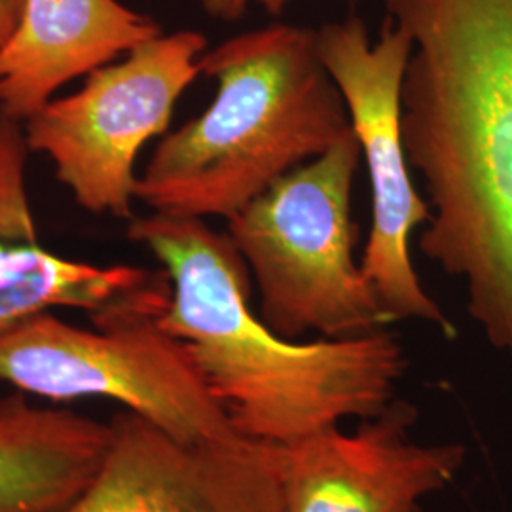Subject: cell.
<instances>
[{"label":"cell","instance_id":"obj_3","mask_svg":"<svg viewBox=\"0 0 512 512\" xmlns=\"http://www.w3.org/2000/svg\"><path fill=\"white\" fill-rule=\"evenodd\" d=\"M217 95L167 133L137 181L152 213L232 219L349 129L348 107L317 48V31L272 23L207 50Z\"/></svg>","mask_w":512,"mask_h":512},{"label":"cell","instance_id":"obj_12","mask_svg":"<svg viewBox=\"0 0 512 512\" xmlns=\"http://www.w3.org/2000/svg\"><path fill=\"white\" fill-rule=\"evenodd\" d=\"M291 2L293 0H202V6L211 18L232 23L243 18L251 4L262 6L272 16H281ZM349 2H355V0H349Z\"/></svg>","mask_w":512,"mask_h":512},{"label":"cell","instance_id":"obj_2","mask_svg":"<svg viewBox=\"0 0 512 512\" xmlns=\"http://www.w3.org/2000/svg\"><path fill=\"white\" fill-rule=\"evenodd\" d=\"M128 238L164 266L171 298L160 327L186 348L241 437L283 446L374 418L393 401L406 368L393 332L298 344L251 310L249 266L228 234L150 213L129 220Z\"/></svg>","mask_w":512,"mask_h":512},{"label":"cell","instance_id":"obj_11","mask_svg":"<svg viewBox=\"0 0 512 512\" xmlns=\"http://www.w3.org/2000/svg\"><path fill=\"white\" fill-rule=\"evenodd\" d=\"M110 423L44 408L23 391L0 399V512H61L97 475Z\"/></svg>","mask_w":512,"mask_h":512},{"label":"cell","instance_id":"obj_4","mask_svg":"<svg viewBox=\"0 0 512 512\" xmlns=\"http://www.w3.org/2000/svg\"><path fill=\"white\" fill-rule=\"evenodd\" d=\"M359 164L351 128L228 219V236L255 277L260 319L287 340L306 332L349 338L391 323L353 256Z\"/></svg>","mask_w":512,"mask_h":512},{"label":"cell","instance_id":"obj_9","mask_svg":"<svg viewBox=\"0 0 512 512\" xmlns=\"http://www.w3.org/2000/svg\"><path fill=\"white\" fill-rule=\"evenodd\" d=\"M416 414L391 401L355 433L329 427L279 446L285 512H408L446 488L465 448L408 439Z\"/></svg>","mask_w":512,"mask_h":512},{"label":"cell","instance_id":"obj_10","mask_svg":"<svg viewBox=\"0 0 512 512\" xmlns=\"http://www.w3.org/2000/svg\"><path fill=\"white\" fill-rule=\"evenodd\" d=\"M160 35L154 19L120 0H21L0 44V116L27 122L74 78Z\"/></svg>","mask_w":512,"mask_h":512},{"label":"cell","instance_id":"obj_7","mask_svg":"<svg viewBox=\"0 0 512 512\" xmlns=\"http://www.w3.org/2000/svg\"><path fill=\"white\" fill-rule=\"evenodd\" d=\"M317 48L348 107L372 190V228L361 270L393 321L418 319L448 338L456 327L421 285L412 262V238L431 219L416 190L403 141V82L412 42L385 18L372 40L365 21L349 16L317 29Z\"/></svg>","mask_w":512,"mask_h":512},{"label":"cell","instance_id":"obj_8","mask_svg":"<svg viewBox=\"0 0 512 512\" xmlns=\"http://www.w3.org/2000/svg\"><path fill=\"white\" fill-rule=\"evenodd\" d=\"M90 486L61 512H285L279 446L184 440L124 410Z\"/></svg>","mask_w":512,"mask_h":512},{"label":"cell","instance_id":"obj_1","mask_svg":"<svg viewBox=\"0 0 512 512\" xmlns=\"http://www.w3.org/2000/svg\"><path fill=\"white\" fill-rule=\"evenodd\" d=\"M412 42L403 141L431 219L421 255L512 361V0H385Z\"/></svg>","mask_w":512,"mask_h":512},{"label":"cell","instance_id":"obj_5","mask_svg":"<svg viewBox=\"0 0 512 512\" xmlns=\"http://www.w3.org/2000/svg\"><path fill=\"white\" fill-rule=\"evenodd\" d=\"M167 304L110 313L93 329L52 311L21 319L0 330V380L59 403L112 399L179 439L236 437L186 348L160 327Z\"/></svg>","mask_w":512,"mask_h":512},{"label":"cell","instance_id":"obj_14","mask_svg":"<svg viewBox=\"0 0 512 512\" xmlns=\"http://www.w3.org/2000/svg\"><path fill=\"white\" fill-rule=\"evenodd\" d=\"M10 2V6H12V10H14V14L18 16L19 6H21V0H8Z\"/></svg>","mask_w":512,"mask_h":512},{"label":"cell","instance_id":"obj_13","mask_svg":"<svg viewBox=\"0 0 512 512\" xmlns=\"http://www.w3.org/2000/svg\"><path fill=\"white\" fill-rule=\"evenodd\" d=\"M16 23V14L8 0H0V44L10 37Z\"/></svg>","mask_w":512,"mask_h":512},{"label":"cell","instance_id":"obj_6","mask_svg":"<svg viewBox=\"0 0 512 512\" xmlns=\"http://www.w3.org/2000/svg\"><path fill=\"white\" fill-rule=\"evenodd\" d=\"M205 52L207 38L192 29L148 40L31 116L27 150L52 162L55 179L82 209L133 219L137 158L169 128L177 101L202 74Z\"/></svg>","mask_w":512,"mask_h":512},{"label":"cell","instance_id":"obj_15","mask_svg":"<svg viewBox=\"0 0 512 512\" xmlns=\"http://www.w3.org/2000/svg\"><path fill=\"white\" fill-rule=\"evenodd\" d=\"M408 512H421L420 505H418V507H414V509H412V511H408Z\"/></svg>","mask_w":512,"mask_h":512}]
</instances>
